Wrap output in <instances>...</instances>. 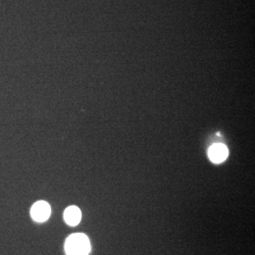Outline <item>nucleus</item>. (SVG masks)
I'll return each instance as SVG.
<instances>
[{
  "label": "nucleus",
  "instance_id": "1",
  "mask_svg": "<svg viewBox=\"0 0 255 255\" xmlns=\"http://www.w3.org/2000/svg\"><path fill=\"white\" fill-rule=\"evenodd\" d=\"M65 250L67 255H88L90 251V241L82 233L71 235L65 242Z\"/></svg>",
  "mask_w": 255,
  "mask_h": 255
},
{
  "label": "nucleus",
  "instance_id": "4",
  "mask_svg": "<svg viewBox=\"0 0 255 255\" xmlns=\"http://www.w3.org/2000/svg\"><path fill=\"white\" fill-rule=\"evenodd\" d=\"M81 218V211L77 206H70L64 212V219L65 222L71 226H77L80 222Z\"/></svg>",
  "mask_w": 255,
  "mask_h": 255
},
{
  "label": "nucleus",
  "instance_id": "2",
  "mask_svg": "<svg viewBox=\"0 0 255 255\" xmlns=\"http://www.w3.org/2000/svg\"><path fill=\"white\" fill-rule=\"evenodd\" d=\"M50 206L46 201H38L33 204L31 210V215L33 220L38 222H44L50 217Z\"/></svg>",
  "mask_w": 255,
  "mask_h": 255
},
{
  "label": "nucleus",
  "instance_id": "3",
  "mask_svg": "<svg viewBox=\"0 0 255 255\" xmlns=\"http://www.w3.org/2000/svg\"><path fill=\"white\" fill-rule=\"evenodd\" d=\"M228 156V150L226 145L216 143L211 145L209 150L210 159L214 163H221L226 160Z\"/></svg>",
  "mask_w": 255,
  "mask_h": 255
}]
</instances>
